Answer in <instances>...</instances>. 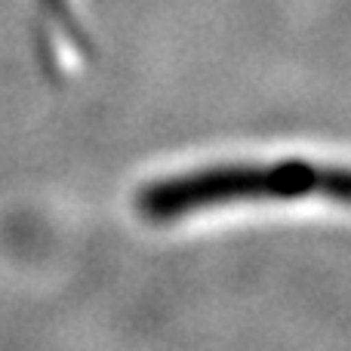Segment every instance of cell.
Wrapping results in <instances>:
<instances>
[{"label":"cell","instance_id":"2","mask_svg":"<svg viewBox=\"0 0 351 351\" xmlns=\"http://www.w3.org/2000/svg\"><path fill=\"white\" fill-rule=\"evenodd\" d=\"M37 3L43 6V10L49 12V19H56V22H62V25H68V0H37Z\"/></svg>","mask_w":351,"mask_h":351},{"label":"cell","instance_id":"1","mask_svg":"<svg viewBox=\"0 0 351 351\" xmlns=\"http://www.w3.org/2000/svg\"><path fill=\"white\" fill-rule=\"evenodd\" d=\"M305 197H348V176L342 167H321L315 160H274V164L204 167L148 182L136 197L145 222L167 225L206 210L234 204H274Z\"/></svg>","mask_w":351,"mask_h":351}]
</instances>
